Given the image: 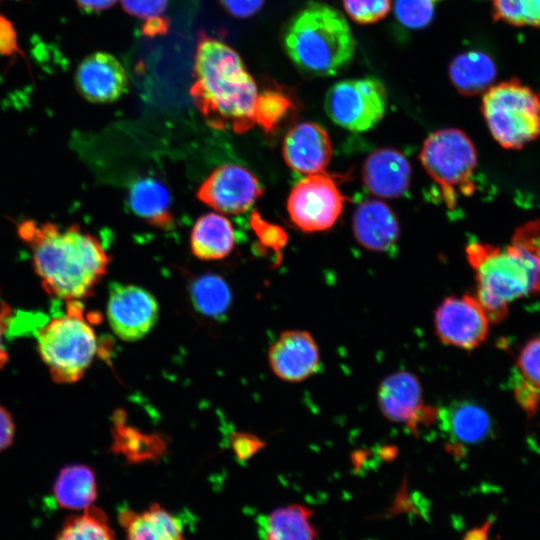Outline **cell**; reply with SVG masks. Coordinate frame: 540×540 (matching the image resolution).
Returning <instances> with one entry per match:
<instances>
[{
  "mask_svg": "<svg viewBox=\"0 0 540 540\" xmlns=\"http://www.w3.org/2000/svg\"><path fill=\"white\" fill-rule=\"evenodd\" d=\"M21 238L32 251L34 269L45 291L56 299L80 300L92 294L110 259L100 242L78 226L26 221Z\"/></svg>",
  "mask_w": 540,
  "mask_h": 540,
  "instance_id": "cell-1",
  "label": "cell"
},
{
  "mask_svg": "<svg viewBox=\"0 0 540 540\" xmlns=\"http://www.w3.org/2000/svg\"><path fill=\"white\" fill-rule=\"evenodd\" d=\"M193 71L190 94L210 127L244 133L254 126L257 86L232 47L201 33Z\"/></svg>",
  "mask_w": 540,
  "mask_h": 540,
  "instance_id": "cell-2",
  "label": "cell"
},
{
  "mask_svg": "<svg viewBox=\"0 0 540 540\" xmlns=\"http://www.w3.org/2000/svg\"><path fill=\"white\" fill-rule=\"evenodd\" d=\"M466 255L475 272V296L491 323L505 319L511 302L540 293V220L519 226L506 248L472 242Z\"/></svg>",
  "mask_w": 540,
  "mask_h": 540,
  "instance_id": "cell-3",
  "label": "cell"
},
{
  "mask_svg": "<svg viewBox=\"0 0 540 540\" xmlns=\"http://www.w3.org/2000/svg\"><path fill=\"white\" fill-rule=\"evenodd\" d=\"M282 45L299 71L317 77L340 73L351 63L356 49L346 18L319 2L307 3L288 20Z\"/></svg>",
  "mask_w": 540,
  "mask_h": 540,
  "instance_id": "cell-4",
  "label": "cell"
},
{
  "mask_svg": "<svg viewBox=\"0 0 540 540\" xmlns=\"http://www.w3.org/2000/svg\"><path fill=\"white\" fill-rule=\"evenodd\" d=\"M36 337L40 356L56 383L78 381L98 349L91 319L79 300L66 301L64 314L40 326Z\"/></svg>",
  "mask_w": 540,
  "mask_h": 540,
  "instance_id": "cell-5",
  "label": "cell"
},
{
  "mask_svg": "<svg viewBox=\"0 0 540 540\" xmlns=\"http://www.w3.org/2000/svg\"><path fill=\"white\" fill-rule=\"evenodd\" d=\"M481 111L495 141L518 150L540 138V91L510 79L485 91Z\"/></svg>",
  "mask_w": 540,
  "mask_h": 540,
  "instance_id": "cell-6",
  "label": "cell"
},
{
  "mask_svg": "<svg viewBox=\"0 0 540 540\" xmlns=\"http://www.w3.org/2000/svg\"><path fill=\"white\" fill-rule=\"evenodd\" d=\"M420 161L440 186L448 208H454L458 191L466 195L473 192L472 175L477 164V151L462 130L446 128L430 134L422 146Z\"/></svg>",
  "mask_w": 540,
  "mask_h": 540,
  "instance_id": "cell-7",
  "label": "cell"
},
{
  "mask_svg": "<svg viewBox=\"0 0 540 540\" xmlns=\"http://www.w3.org/2000/svg\"><path fill=\"white\" fill-rule=\"evenodd\" d=\"M387 92L375 77L347 79L327 91L324 108L338 126L354 132L374 127L385 115Z\"/></svg>",
  "mask_w": 540,
  "mask_h": 540,
  "instance_id": "cell-8",
  "label": "cell"
},
{
  "mask_svg": "<svg viewBox=\"0 0 540 540\" xmlns=\"http://www.w3.org/2000/svg\"><path fill=\"white\" fill-rule=\"evenodd\" d=\"M345 203L333 178L324 173L307 175L291 190L287 210L292 222L305 232L329 229L338 220Z\"/></svg>",
  "mask_w": 540,
  "mask_h": 540,
  "instance_id": "cell-9",
  "label": "cell"
},
{
  "mask_svg": "<svg viewBox=\"0 0 540 540\" xmlns=\"http://www.w3.org/2000/svg\"><path fill=\"white\" fill-rule=\"evenodd\" d=\"M433 322L440 342L467 351L485 342L491 323L476 296L471 294L444 299L435 310Z\"/></svg>",
  "mask_w": 540,
  "mask_h": 540,
  "instance_id": "cell-10",
  "label": "cell"
},
{
  "mask_svg": "<svg viewBox=\"0 0 540 540\" xmlns=\"http://www.w3.org/2000/svg\"><path fill=\"white\" fill-rule=\"evenodd\" d=\"M377 402L388 420L404 424L415 434L436 423L437 408L424 403L421 383L410 372L398 371L387 376L378 387Z\"/></svg>",
  "mask_w": 540,
  "mask_h": 540,
  "instance_id": "cell-11",
  "label": "cell"
},
{
  "mask_svg": "<svg viewBox=\"0 0 540 540\" xmlns=\"http://www.w3.org/2000/svg\"><path fill=\"white\" fill-rule=\"evenodd\" d=\"M159 316L156 298L136 285L114 283L109 290L107 318L113 332L124 341H137L155 326Z\"/></svg>",
  "mask_w": 540,
  "mask_h": 540,
  "instance_id": "cell-12",
  "label": "cell"
},
{
  "mask_svg": "<svg viewBox=\"0 0 540 540\" xmlns=\"http://www.w3.org/2000/svg\"><path fill=\"white\" fill-rule=\"evenodd\" d=\"M262 192L258 179L248 169L226 164L205 179L197 197L216 211L239 214L248 210Z\"/></svg>",
  "mask_w": 540,
  "mask_h": 540,
  "instance_id": "cell-13",
  "label": "cell"
},
{
  "mask_svg": "<svg viewBox=\"0 0 540 540\" xmlns=\"http://www.w3.org/2000/svg\"><path fill=\"white\" fill-rule=\"evenodd\" d=\"M268 361L277 377L292 383L308 379L321 367L318 344L304 330L282 332L269 349Z\"/></svg>",
  "mask_w": 540,
  "mask_h": 540,
  "instance_id": "cell-14",
  "label": "cell"
},
{
  "mask_svg": "<svg viewBox=\"0 0 540 540\" xmlns=\"http://www.w3.org/2000/svg\"><path fill=\"white\" fill-rule=\"evenodd\" d=\"M75 86L92 103H111L128 89V76L122 63L107 52L85 57L75 72Z\"/></svg>",
  "mask_w": 540,
  "mask_h": 540,
  "instance_id": "cell-15",
  "label": "cell"
},
{
  "mask_svg": "<svg viewBox=\"0 0 540 540\" xmlns=\"http://www.w3.org/2000/svg\"><path fill=\"white\" fill-rule=\"evenodd\" d=\"M286 164L302 174L324 172L332 157V143L327 131L313 122L293 126L283 140Z\"/></svg>",
  "mask_w": 540,
  "mask_h": 540,
  "instance_id": "cell-16",
  "label": "cell"
},
{
  "mask_svg": "<svg viewBox=\"0 0 540 540\" xmlns=\"http://www.w3.org/2000/svg\"><path fill=\"white\" fill-rule=\"evenodd\" d=\"M436 423L455 453L486 440L492 427L488 412L467 400L454 401L437 409Z\"/></svg>",
  "mask_w": 540,
  "mask_h": 540,
  "instance_id": "cell-17",
  "label": "cell"
},
{
  "mask_svg": "<svg viewBox=\"0 0 540 540\" xmlns=\"http://www.w3.org/2000/svg\"><path fill=\"white\" fill-rule=\"evenodd\" d=\"M362 179L366 188L382 198H398L406 193L411 180L407 158L392 148L371 153L364 162Z\"/></svg>",
  "mask_w": 540,
  "mask_h": 540,
  "instance_id": "cell-18",
  "label": "cell"
},
{
  "mask_svg": "<svg viewBox=\"0 0 540 540\" xmlns=\"http://www.w3.org/2000/svg\"><path fill=\"white\" fill-rule=\"evenodd\" d=\"M352 228L360 245L371 251H388L399 238L397 217L391 208L380 200L361 202L354 211Z\"/></svg>",
  "mask_w": 540,
  "mask_h": 540,
  "instance_id": "cell-19",
  "label": "cell"
},
{
  "mask_svg": "<svg viewBox=\"0 0 540 540\" xmlns=\"http://www.w3.org/2000/svg\"><path fill=\"white\" fill-rule=\"evenodd\" d=\"M119 523L126 540H184L181 519L158 504L143 511L123 510Z\"/></svg>",
  "mask_w": 540,
  "mask_h": 540,
  "instance_id": "cell-20",
  "label": "cell"
},
{
  "mask_svg": "<svg viewBox=\"0 0 540 540\" xmlns=\"http://www.w3.org/2000/svg\"><path fill=\"white\" fill-rule=\"evenodd\" d=\"M128 204L137 216L152 226L169 229L174 225L169 191L155 177L135 179L129 186Z\"/></svg>",
  "mask_w": 540,
  "mask_h": 540,
  "instance_id": "cell-21",
  "label": "cell"
},
{
  "mask_svg": "<svg viewBox=\"0 0 540 540\" xmlns=\"http://www.w3.org/2000/svg\"><path fill=\"white\" fill-rule=\"evenodd\" d=\"M112 451L130 463H141L162 457L167 441L159 433H144L126 424V414L116 410L112 417Z\"/></svg>",
  "mask_w": 540,
  "mask_h": 540,
  "instance_id": "cell-22",
  "label": "cell"
},
{
  "mask_svg": "<svg viewBox=\"0 0 540 540\" xmlns=\"http://www.w3.org/2000/svg\"><path fill=\"white\" fill-rule=\"evenodd\" d=\"M449 78L464 96H474L488 90L497 75L493 58L478 49L457 54L449 64Z\"/></svg>",
  "mask_w": 540,
  "mask_h": 540,
  "instance_id": "cell-23",
  "label": "cell"
},
{
  "mask_svg": "<svg viewBox=\"0 0 540 540\" xmlns=\"http://www.w3.org/2000/svg\"><path fill=\"white\" fill-rule=\"evenodd\" d=\"M312 515L313 511L301 504L279 507L258 519V531L263 540H315Z\"/></svg>",
  "mask_w": 540,
  "mask_h": 540,
  "instance_id": "cell-24",
  "label": "cell"
},
{
  "mask_svg": "<svg viewBox=\"0 0 540 540\" xmlns=\"http://www.w3.org/2000/svg\"><path fill=\"white\" fill-rule=\"evenodd\" d=\"M57 504L67 510L83 511L91 506L97 496L94 471L83 464L63 467L53 486Z\"/></svg>",
  "mask_w": 540,
  "mask_h": 540,
  "instance_id": "cell-25",
  "label": "cell"
},
{
  "mask_svg": "<svg viewBox=\"0 0 540 540\" xmlns=\"http://www.w3.org/2000/svg\"><path fill=\"white\" fill-rule=\"evenodd\" d=\"M190 242L196 257L203 260L222 259L230 254L234 246L232 224L219 214H205L195 222Z\"/></svg>",
  "mask_w": 540,
  "mask_h": 540,
  "instance_id": "cell-26",
  "label": "cell"
},
{
  "mask_svg": "<svg viewBox=\"0 0 540 540\" xmlns=\"http://www.w3.org/2000/svg\"><path fill=\"white\" fill-rule=\"evenodd\" d=\"M194 308L210 318H223L228 312L232 294L226 281L219 275L206 273L195 278L190 285Z\"/></svg>",
  "mask_w": 540,
  "mask_h": 540,
  "instance_id": "cell-27",
  "label": "cell"
},
{
  "mask_svg": "<svg viewBox=\"0 0 540 540\" xmlns=\"http://www.w3.org/2000/svg\"><path fill=\"white\" fill-rule=\"evenodd\" d=\"M55 540H116L104 511L91 506L68 517Z\"/></svg>",
  "mask_w": 540,
  "mask_h": 540,
  "instance_id": "cell-28",
  "label": "cell"
},
{
  "mask_svg": "<svg viewBox=\"0 0 540 540\" xmlns=\"http://www.w3.org/2000/svg\"><path fill=\"white\" fill-rule=\"evenodd\" d=\"M295 104V99L287 88L277 84L266 87L256 98L255 123L266 132H272L289 112L295 109Z\"/></svg>",
  "mask_w": 540,
  "mask_h": 540,
  "instance_id": "cell-29",
  "label": "cell"
},
{
  "mask_svg": "<svg viewBox=\"0 0 540 540\" xmlns=\"http://www.w3.org/2000/svg\"><path fill=\"white\" fill-rule=\"evenodd\" d=\"M492 16L512 26L540 29V0H493Z\"/></svg>",
  "mask_w": 540,
  "mask_h": 540,
  "instance_id": "cell-30",
  "label": "cell"
},
{
  "mask_svg": "<svg viewBox=\"0 0 540 540\" xmlns=\"http://www.w3.org/2000/svg\"><path fill=\"white\" fill-rule=\"evenodd\" d=\"M441 0H394V15L408 30H420L433 20L437 3Z\"/></svg>",
  "mask_w": 540,
  "mask_h": 540,
  "instance_id": "cell-31",
  "label": "cell"
},
{
  "mask_svg": "<svg viewBox=\"0 0 540 540\" xmlns=\"http://www.w3.org/2000/svg\"><path fill=\"white\" fill-rule=\"evenodd\" d=\"M519 376L540 391V336L529 339L516 359Z\"/></svg>",
  "mask_w": 540,
  "mask_h": 540,
  "instance_id": "cell-32",
  "label": "cell"
},
{
  "mask_svg": "<svg viewBox=\"0 0 540 540\" xmlns=\"http://www.w3.org/2000/svg\"><path fill=\"white\" fill-rule=\"evenodd\" d=\"M346 13L359 24L375 23L390 12V0H342Z\"/></svg>",
  "mask_w": 540,
  "mask_h": 540,
  "instance_id": "cell-33",
  "label": "cell"
},
{
  "mask_svg": "<svg viewBox=\"0 0 540 540\" xmlns=\"http://www.w3.org/2000/svg\"><path fill=\"white\" fill-rule=\"evenodd\" d=\"M250 223L260 245L279 254L287 243L288 237L285 231L280 226L264 220L258 212H253Z\"/></svg>",
  "mask_w": 540,
  "mask_h": 540,
  "instance_id": "cell-34",
  "label": "cell"
},
{
  "mask_svg": "<svg viewBox=\"0 0 540 540\" xmlns=\"http://www.w3.org/2000/svg\"><path fill=\"white\" fill-rule=\"evenodd\" d=\"M230 445L239 461H247L257 454L265 446V443L254 434L233 432L230 438Z\"/></svg>",
  "mask_w": 540,
  "mask_h": 540,
  "instance_id": "cell-35",
  "label": "cell"
},
{
  "mask_svg": "<svg viewBox=\"0 0 540 540\" xmlns=\"http://www.w3.org/2000/svg\"><path fill=\"white\" fill-rule=\"evenodd\" d=\"M167 2L168 0H121L123 9L129 15L145 19L162 14Z\"/></svg>",
  "mask_w": 540,
  "mask_h": 540,
  "instance_id": "cell-36",
  "label": "cell"
},
{
  "mask_svg": "<svg viewBox=\"0 0 540 540\" xmlns=\"http://www.w3.org/2000/svg\"><path fill=\"white\" fill-rule=\"evenodd\" d=\"M514 394L520 407L532 415L540 404V391L528 384L521 377L514 382Z\"/></svg>",
  "mask_w": 540,
  "mask_h": 540,
  "instance_id": "cell-37",
  "label": "cell"
},
{
  "mask_svg": "<svg viewBox=\"0 0 540 540\" xmlns=\"http://www.w3.org/2000/svg\"><path fill=\"white\" fill-rule=\"evenodd\" d=\"M265 0H220L223 8L237 18H248L255 15Z\"/></svg>",
  "mask_w": 540,
  "mask_h": 540,
  "instance_id": "cell-38",
  "label": "cell"
},
{
  "mask_svg": "<svg viewBox=\"0 0 540 540\" xmlns=\"http://www.w3.org/2000/svg\"><path fill=\"white\" fill-rule=\"evenodd\" d=\"M20 52L17 44V35L13 24L0 14V54L11 56Z\"/></svg>",
  "mask_w": 540,
  "mask_h": 540,
  "instance_id": "cell-39",
  "label": "cell"
},
{
  "mask_svg": "<svg viewBox=\"0 0 540 540\" xmlns=\"http://www.w3.org/2000/svg\"><path fill=\"white\" fill-rule=\"evenodd\" d=\"M15 424L8 410L0 405V452L13 442Z\"/></svg>",
  "mask_w": 540,
  "mask_h": 540,
  "instance_id": "cell-40",
  "label": "cell"
},
{
  "mask_svg": "<svg viewBox=\"0 0 540 540\" xmlns=\"http://www.w3.org/2000/svg\"><path fill=\"white\" fill-rule=\"evenodd\" d=\"M170 21L164 16H153L146 18L141 27V34L145 37L153 38L164 35L169 31Z\"/></svg>",
  "mask_w": 540,
  "mask_h": 540,
  "instance_id": "cell-41",
  "label": "cell"
},
{
  "mask_svg": "<svg viewBox=\"0 0 540 540\" xmlns=\"http://www.w3.org/2000/svg\"><path fill=\"white\" fill-rule=\"evenodd\" d=\"M78 7L86 13H96L112 7L117 0H75Z\"/></svg>",
  "mask_w": 540,
  "mask_h": 540,
  "instance_id": "cell-42",
  "label": "cell"
},
{
  "mask_svg": "<svg viewBox=\"0 0 540 540\" xmlns=\"http://www.w3.org/2000/svg\"><path fill=\"white\" fill-rule=\"evenodd\" d=\"M9 310L7 307L3 306L0 308V368L4 366L7 362L8 354L2 344V334L6 327V320H8Z\"/></svg>",
  "mask_w": 540,
  "mask_h": 540,
  "instance_id": "cell-43",
  "label": "cell"
},
{
  "mask_svg": "<svg viewBox=\"0 0 540 540\" xmlns=\"http://www.w3.org/2000/svg\"><path fill=\"white\" fill-rule=\"evenodd\" d=\"M492 521L488 520L481 527L475 528L468 532L463 540H489V530L491 527Z\"/></svg>",
  "mask_w": 540,
  "mask_h": 540,
  "instance_id": "cell-44",
  "label": "cell"
}]
</instances>
